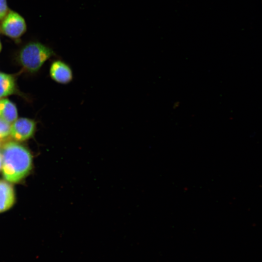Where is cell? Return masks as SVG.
<instances>
[{
  "mask_svg": "<svg viewBox=\"0 0 262 262\" xmlns=\"http://www.w3.org/2000/svg\"><path fill=\"white\" fill-rule=\"evenodd\" d=\"M1 166H2V160H1V154L0 153V171L1 169Z\"/></svg>",
  "mask_w": 262,
  "mask_h": 262,
  "instance_id": "8fae6325",
  "label": "cell"
},
{
  "mask_svg": "<svg viewBox=\"0 0 262 262\" xmlns=\"http://www.w3.org/2000/svg\"><path fill=\"white\" fill-rule=\"evenodd\" d=\"M1 49H2V45H1V42H0V52L1 50Z\"/></svg>",
  "mask_w": 262,
  "mask_h": 262,
  "instance_id": "7c38bea8",
  "label": "cell"
},
{
  "mask_svg": "<svg viewBox=\"0 0 262 262\" xmlns=\"http://www.w3.org/2000/svg\"><path fill=\"white\" fill-rule=\"evenodd\" d=\"M35 128L36 123L33 120L19 118L11 125L10 135L16 141H24L32 137Z\"/></svg>",
  "mask_w": 262,
  "mask_h": 262,
  "instance_id": "277c9868",
  "label": "cell"
},
{
  "mask_svg": "<svg viewBox=\"0 0 262 262\" xmlns=\"http://www.w3.org/2000/svg\"><path fill=\"white\" fill-rule=\"evenodd\" d=\"M15 200L14 190L11 184L0 180V213L9 209Z\"/></svg>",
  "mask_w": 262,
  "mask_h": 262,
  "instance_id": "8992f818",
  "label": "cell"
},
{
  "mask_svg": "<svg viewBox=\"0 0 262 262\" xmlns=\"http://www.w3.org/2000/svg\"><path fill=\"white\" fill-rule=\"evenodd\" d=\"M11 125L0 118V141L6 139L10 135Z\"/></svg>",
  "mask_w": 262,
  "mask_h": 262,
  "instance_id": "9c48e42d",
  "label": "cell"
},
{
  "mask_svg": "<svg viewBox=\"0 0 262 262\" xmlns=\"http://www.w3.org/2000/svg\"><path fill=\"white\" fill-rule=\"evenodd\" d=\"M9 10L7 0H0V20L5 16Z\"/></svg>",
  "mask_w": 262,
  "mask_h": 262,
  "instance_id": "30bf717a",
  "label": "cell"
},
{
  "mask_svg": "<svg viewBox=\"0 0 262 262\" xmlns=\"http://www.w3.org/2000/svg\"><path fill=\"white\" fill-rule=\"evenodd\" d=\"M16 105L7 98L0 100V118L7 122L13 123L17 118Z\"/></svg>",
  "mask_w": 262,
  "mask_h": 262,
  "instance_id": "52a82bcc",
  "label": "cell"
},
{
  "mask_svg": "<svg viewBox=\"0 0 262 262\" xmlns=\"http://www.w3.org/2000/svg\"><path fill=\"white\" fill-rule=\"evenodd\" d=\"M49 73L51 78L60 83H68L73 79V73L70 66L60 60L55 61L51 64Z\"/></svg>",
  "mask_w": 262,
  "mask_h": 262,
  "instance_id": "5b68a950",
  "label": "cell"
},
{
  "mask_svg": "<svg viewBox=\"0 0 262 262\" xmlns=\"http://www.w3.org/2000/svg\"><path fill=\"white\" fill-rule=\"evenodd\" d=\"M1 169L4 179L18 183L29 174L32 168V156L28 149L15 142L4 143L1 148Z\"/></svg>",
  "mask_w": 262,
  "mask_h": 262,
  "instance_id": "6da1fadb",
  "label": "cell"
},
{
  "mask_svg": "<svg viewBox=\"0 0 262 262\" xmlns=\"http://www.w3.org/2000/svg\"><path fill=\"white\" fill-rule=\"evenodd\" d=\"M53 54V50L49 47L38 42H31L21 49L18 58L25 69L35 72Z\"/></svg>",
  "mask_w": 262,
  "mask_h": 262,
  "instance_id": "7a4b0ae2",
  "label": "cell"
},
{
  "mask_svg": "<svg viewBox=\"0 0 262 262\" xmlns=\"http://www.w3.org/2000/svg\"><path fill=\"white\" fill-rule=\"evenodd\" d=\"M27 30V25L23 17L19 13L9 10L1 20L0 31L5 36L14 39L20 38Z\"/></svg>",
  "mask_w": 262,
  "mask_h": 262,
  "instance_id": "3957f363",
  "label": "cell"
},
{
  "mask_svg": "<svg viewBox=\"0 0 262 262\" xmlns=\"http://www.w3.org/2000/svg\"><path fill=\"white\" fill-rule=\"evenodd\" d=\"M16 91V84L14 77L0 72V98L11 95Z\"/></svg>",
  "mask_w": 262,
  "mask_h": 262,
  "instance_id": "ba28073f",
  "label": "cell"
}]
</instances>
